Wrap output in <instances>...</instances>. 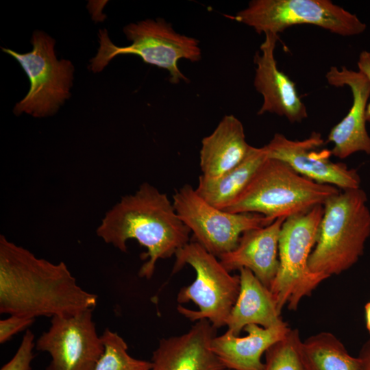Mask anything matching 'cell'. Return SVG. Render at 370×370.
<instances>
[{
	"mask_svg": "<svg viewBox=\"0 0 370 370\" xmlns=\"http://www.w3.org/2000/svg\"><path fill=\"white\" fill-rule=\"evenodd\" d=\"M97 295L77 283L64 262H51L0 236V312L36 319L93 310Z\"/></svg>",
	"mask_w": 370,
	"mask_h": 370,
	"instance_id": "6da1fadb",
	"label": "cell"
},
{
	"mask_svg": "<svg viewBox=\"0 0 370 370\" xmlns=\"http://www.w3.org/2000/svg\"><path fill=\"white\" fill-rule=\"evenodd\" d=\"M189 228L182 221L166 195L147 182L133 194L121 197L105 214L96 230L106 243L122 252L127 241L136 240L147 249L146 261L138 275L150 279L160 259L171 257L190 240Z\"/></svg>",
	"mask_w": 370,
	"mask_h": 370,
	"instance_id": "7a4b0ae2",
	"label": "cell"
},
{
	"mask_svg": "<svg viewBox=\"0 0 370 370\" xmlns=\"http://www.w3.org/2000/svg\"><path fill=\"white\" fill-rule=\"evenodd\" d=\"M370 236V210L360 188L343 190L323 204L316 244L308 260L310 269L330 277L351 268L362 256Z\"/></svg>",
	"mask_w": 370,
	"mask_h": 370,
	"instance_id": "3957f363",
	"label": "cell"
},
{
	"mask_svg": "<svg viewBox=\"0 0 370 370\" xmlns=\"http://www.w3.org/2000/svg\"><path fill=\"white\" fill-rule=\"evenodd\" d=\"M339 191L336 186L301 175L281 160L267 158L245 189L223 210L287 219L323 205Z\"/></svg>",
	"mask_w": 370,
	"mask_h": 370,
	"instance_id": "277c9868",
	"label": "cell"
},
{
	"mask_svg": "<svg viewBox=\"0 0 370 370\" xmlns=\"http://www.w3.org/2000/svg\"><path fill=\"white\" fill-rule=\"evenodd\" d=\"M123 33L131 44L126 47L115 45L106 29L99 31V47L90 60L88 69L94 73L101 71L119 55L134 54L144 62L156 66L169 73V81L174 84L187 78L180 70L178 61L185 59L192 62L201 59L199 40L175 31L171 24L163 18L145 19L123 27Z\"/></svg>",
	"mask_w": 370,
	"mask_h": 370,
	"instance_id": "5b68a950",
	"label": "cell"
},
{
	"mask_svg": "<svg viewBox=\"0 0 370 370\" xmlns=\"http://www.w3.org/2000/svg\"><path fill=\"white\" fill-rule=\"evenodd\" d=\"M172 273L189 264L195 271V280L182 287L178 303L193 301L199 308L193 310L177 306V311L191 321L207 319L216 328L226 326L240 290L239 275L230 274L219 259L195 241H190L175 254Z\"/></svg>",
	"mask_w": 370,
	"mask_h": 370,
	"instance_id": "8992f818",
	"label": "cell"
},
{
	"mask_svg": "<svg viewBox=\"0 0 370 370\" xmlns=\"http://www.w3.org/2000/svg\"><path fill=\"white\" fill-rule=\"evenodd\" d=\"M323 213V205L290 217L284 221L278 242L279 267L270 291L281 312L285 305L296 310L301 300L310 296L330 278L312 272L308 260L314 247Z\"/></svg>",
	"mask_w": 370,
	"mask_h": 370,
	"instance_id": "52a82bcc",
	"label": "cell"
},
{
	"mask_svg": "<svg viewBox=\"0 0 370 370\" xmlns=\"http://www.w3.org/2000/svg\"><path fill=\"white\" fill-rule=\"evenodd\" d=\"M229 18L256 32L278 35L298 25H312L341 36L362 34L367 28L354 14L330 0H252Z\"/></svg>",
	"mask_w": 370,
	"mask_h": 370,
	"instance_id": "ba28073f",
	"label": "cell"
},
{
	"mask_svg": "<svg viewBox=\"0 0 370 370\" xmlns=\"http://www.w3.org/2000/svg\"><path fill=\"white\" fill-rule=\"evenodd\" d=\"M31 42L33 49L26 53L2 49L19 62L30 82L29 92L15 105L13 112L18 116L25 112L45 117L55 114L70 97L74 66L68 60L57 59L55 40L44 32L35 31Z\"/></svg>",
	"mask_w": 370,
	"mask_h": 370,
	"instance_id": "9c48e42d",
	"label": "cell"
},
{
	"mask_svg": "<svg viewBox=\"0 0 370 370\" xmlns=\"http://www.w3.org/2000/svg\"><path fill=\"white\" fill-rule=\"evenodd\" d=\"M173 204L194 241L218 258L233 250L246 231L265 227L275 219L257 213H232L204 200L190 184L175 191Z\"/></svg>",
	"mask_w": 370,
	"mask_h": 370,
	"instance_id": "30bf717a",
	"label": "cell"
},
{
	"mask_svg": "<svg viewBox=\"0 0 370 370\" xmlns=\"http://www.w3.org/2000/svg\"><path fill=\"white\" fill-rule=\"evenodd\" d=\"M92 310L51 318L49 329L36 340L35 348L47 352L46 370H94L104 352Z\"/></svg>",
	"mask_w": 370,
	"mask_h": 370,
	"instance_id": "8fae6325",
	"label": "cell"
},
{
	"mask_svg": "<svg viewBox=\"0 0 370 370\" xmlns=\"http://www.w3.org/2000/svg\"><path fill=\"white\" fill-rule=\"evenodd\" d=\"M324 140L313 132L301 140H291L284 134H275L264 145L269 158L286 163L301 175L318 183L343 190L360 188V177L354 169L330 159L331 151L321 149Z\"/></svg>",
	"mask_w": 370,
	"mask_h": 370,
	"instance_id": "7c38bea8",
	"label": "cell"
},
{
	"mask_svg": "<svg viewBox=\"0 0 370 370\" xmlns=\"http://www.w3.org/2000/svg\"><path fill=\"white\" fill-rule=\"evenodd\" d=\"M335 87L348 86L352 105L346 116L330 130L327 143L334 145L331 153L340 159L362 151L370 156V136L366 128V110L370 98V81L359 71L331 66L325 74Z\"/></svg>",
	"mask_w": 370,
	"mask_h": 370,
	"instance_id": "4fadbf2b",
	"label": "cell"
},
{
	"mask_svg": "<svg viewBox=\"0 0 370 370\" xmlns=\"http://www.w3.org/2000/svg\"><path fill=\"white\" fill-rule=\"evenodd\" d=\"M278 39L277 34H264L260 51L254 57V86L263 98L257 114H275L292 123H301L308 118L307 108L298 95L295 82L278 67L275 49Z\"/></svg>",
	"mask_w": 370,
	"mask_h": 370,
	"instance_id": "5bb4252c",
	"label": "cell"
},
{
	"mask_svg": "<svg viewBox=\"0 0 370 370\" xmlns=\"http://www.w3.org/2000/svg\"><path fill=\"white\" fill-rule=\"evenodd\" d=\"M216 328L207 319L197 321L186 333L161 338L153 352L151 370H222L212 350Z\"/></svg>",
	"mask_w": 370,
	"mask_h": 370,
	"instance_id": "9a60e30c",
	"label": "cell"
},
{
	"mask_svg": "<svg viewBox=\"0 0 370 370\" xmlns=\"http://www.w3.org/2000/svg\"><path fill=\"white\" fill-rule=\"evenodd\" d=\"M285 219L278 218L265 227L245 232L237 246L219 258L221 263L230 272L249 269L270 288L279 267L278 242Z\"/></svg>",
	"mask_w": 370,
	"mask_h": 370,
	"instance_id": "2e32d148",
	"label": "cell"
},
{
	"mask_svg": "<svg viewBox=\"0 0 370 370\" xmlns=\"http://www.w3.org/2000/svg\"><path fill=\"white\" fill-rule=\"evenodd\" d=\"M289 329L286 323L269 328L249 324L243 329L247 333L245 336H236L227 330L212 339V350L225 369L262 370V355L282 339Z\"/></svg>",
	"mask_w": 370,
	"mask_h": 370,
	"instance_id": "e0dca14e",
	"label": "cell"
},
{
	"mask_svg": "<svg viewBox=\"0 0 370 370\" xmlns=\"http://www.w3.org/2000/svg\"><path fill=\"white\" fill-rule=\"evenodd\" d=\"M250 147L241 121L234 115L224 116L214 130L201 140V176L208 180L220 177L240 164Z\"/></svg>",
	"mask_w": 370,
	"mask_h": 370,
	"instance_id": "ac0fdd59",
	"label": "cell"
},
{
	"mask_svg": "<svg viewBox=\"0 0 370 370\" xmlns=\"http://www.w3.org/2000/svg\"><path fill=\"white\" fill-rule=\"evenodd\" d=\"M239 272L240 290L227 321V330L239 336L249 324L269 328L285 323L270 289L249 269L242 268Z\"/></svg>",
	"mask_w": 370,
	"mask_h": 370,
	"instance_id": "d6986e66",
	"label": "cell"
},
{
	"mask_svg": "<svg viewBox=\"0 0 370 370\" xmlns=\"http://www.w3.org/2000/svg\"><path fill=\"white\" fill-rule=\"evenodd\" d=\"M268 158L265 147L251 146L245 159L220 177L208 180L199 177L196 192L211 205L224 210L241 193Z\"/></svg>",
	"mask_w": 370,
	"mask_h": 370,
	"instance_id": "ffe728a7",
	"label": "cell"
},
{
	"mask_svg": "<svg viewBox=\"0 0 370 370\" xmlns=\"http://www.w3.org/2000/svg\"><path fill=\"white\" fill-rule=\"evenodd\" d=\"M301 351L306 370H360L358 357L349 354L330 332H320L302 341Z\"/></svg>",
	"mask_w": 370,
	"mask_h": 370,
	"instance_id": "44dd1931",
	"label": "cell"
},
{
	"mask_svg": "<svg viewBox=\"0 0 370 370\" xmlns=\"http://www.w3.org/2000/svg\"><path fill=\"white\" fill-rule=\"evenodd\" d=\"M101 336L104 352L94 370H151V361L136 359L127 352L125 341L116 332L106 328Z\"/></svg>",
	"mask_w": 370,
	"mask_h": 370,
	"instance_id": "7402d4cb",
	"label": "cell"
},
{
	"mask_svg": "<svg viewBox=\"0 0 370 370\" xmlns=\"http://www.w3.org/2000/svg\"><path fill=\"white\" fill-rule=\"evenodd\" d=\"M301 342L298 330L290 328L282 339L266 351L262 370H306Z\"/></svg>",
	"mask_w": 370,
	"mask_h": 370,
	"instance_id": "603a6c76",
	"label": "cell"
},
{
	"mask_svg": "<svg viewBox=\"0 0 370 370\" xmlns=\"http://www.w3.org/2000/svg\"><path fill=\"white\" fill-rule=\"evenodd\" d=\"M35 343L34 333L27 329L16 353L0 370H32L31 363L34 358L33 350Z\"/></svg>",
	"mask_w": 370,
	"mask_h": 370,
	"instance_id": "cb8c5ba5",
	"label": "cell"
},
{
	"mask_svg": "<svg viewBox=\"0 0 370 370\" xmlns=\"http://www.w3.org/2000/svg\"><path fill=\"white\" fill-rule=\"evenodd\" d=\"M35 321L27 317L10 314V317L0 321V343L3 344L10 340L17 333L29 328Z\"/></svg>",
	"mask_w": 370,
	"mask_h": 370,
	"instance_id": "d4e9b609",
	"label": "cell"
},
{
	"mask_svg": "<svg viewBox=\"0 0 370 370\" xmlns=\"http://www.w3.org/2000/svg\"><path fill=\"white\" fill-rule=\"evenodd\" d=\"M357 65L358 71L363 73L370 81V51H362L360 52ZM366 119L367 122L370 123V100L367 107Z\"/></svg>",
	"mask_w": 370,
	"mask_h": 370,
	"instance_id": "484cf974",
	"label": "cell"
},
{
	"mask_svg": "<svg viewBox=\"0 0 370 370\" xmlns=\"http://www.w3.org/2000/svg\"><path fill=\"white\" fill-rule=\"evenodd\" d=\"M358 357L360 370H370V339L362 346Z\"/></svg>",
	"mask_w": 370,
	"mask_h": 370,
	"instance_id": "4316f807",
	"label": "cell"
},
{
	"mask_svg": "<svg viewBox=\"0 0 370 370\" xmlns=\"http://www.w3.org/2000/svg\"><path fill=\"white\" fill-rule=\"evenodd\" d=\"M365 321H366V328L370 334V301L367 303L365 306Z\"/></svg>",
	"mask_w": 370,
	"mask_h": 370,
	"instance_id": "83f0119b",
	"label": "cell"
},
{
	"mask_svg": "<svg viewBox=\"0 0 370 370\" xmlns=\"http://www.w3.org/2000/svg\"><path fill=\"white\" fill-rule=\"evenodd\" d=\"M222 370H232V369H223Z\"/></svg>",
	"mask_w": 370,
	"mask_h": 370,
	"instance_id": "f1b7e54d",
	"label": "cell"
}]
</instances>
